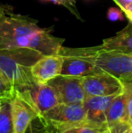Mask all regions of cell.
<instances>
[{
  "label": "cell",
  "instance_id": "cell-7",
  "mask_svg": "<svg viewBox=\"0 0 132 133\" xmlns=\"http://www.w3.org/2000/svg\"><path fill=\"white\" fill-rule=\"evenodd\" d=\"M16 92L28 101L41 114L61 103L57 92L48 82L42 83L35 81L27 88Z\"/></svg>",
  "mask_w": 132,
  "mask_h": 133
},
{
  "label": "cell",
  "instance_id": "cell-27",
  "mask_svg": "<svg viewBox=\"0 0 132 133\" xmlns=\"http://www.w3.org/2000/svg\"><path fill=\"white\" fill-rule=\"evenodd\" d=\"M130 133H132V130H131V132H130Z\"/></svg>",
  "mask_w": 132,
  "mask_h": 133
},
{
  "label": "cell",
  "instance_id": "cell-20",
  "mask_svg": "<svg viewBox=\"0 0 132 133\" xmlns=\"http://www.w3.org/2000/svg\"><path fill=\"white\" fill-rule=\"evenodd\" d=\"M65 2V7L68 8L72 14L75 16H77L78 18H81L80 16L79 12L77 11V8H76V5H75V0H64Z\"/></svg>",
  "mask_w": 132,
  "mask_h": 133
},
{
  "label": "cell",
  "instance_id": "cell-12",
  "mask_svg": "<svg viewBox=\"0 0 132 133\" xmlns=\"http://www.w3.org/2000/svg\"><path fill=\"white\" fill-rule=\"evenodd\" d=\"M124 82V89L121 92L117 94L113 99L107 113V125L108 127L120 122L127 121L129 122L128 117V103L130 96L131 88L129 82Z\"/></svg>",
  "mask_w": 132,
  "mask_h": 133
},
{
  "label": "cell",
  "instance_id": "cell-18",
  "mask_svg": "<svg viewBox=\"0 0 132 133\" xmlns=\"http://www.w3.org/2000/svg\"><path fill=\"white\" fill-rule=\"evenodd\" d=\"M132 127L127 121H120L109 126L104 133H130Z\"/></svg>",
  "mask_w": 132,
  "mask_h": 133
},
{
  "label": "cell",
  "instance_id": "cell-5",
  "mask_svg": "<svg viewBox=\"0 0 132 133\" xmlns=\"http://www.w3.org/2000/svg\"><path fill=\"white\" fill-rule=\"evenodd\" d=\"M58 54L62 56L64 63L61 74L62 75L84 77L101 72L98 66L85 54L81 48L64 47L60 49Z\"/></svg>",
  "mask_w": 132,
  "mask_h": 133
},
{
  "label": "cell",
  "instance_id": "cell-26",
  "mask_svg": "<svg viewBox=\"0 0 132 133\" xmlns=\"http://www.w3.org/2000/svg\"><path fill=\"white\" fill-rule=\"evenodd\" d=\"M5 11H7V10H2V11H0V15H1V14H2V13L5 12Z\"/></svg>",
  "mask_w": 132,
  "mask_h": 133
},
{
  "label": "cell",
  "instance_id": "cell-1",
  "mask_svg": "<svg viewBox=\"0 0 132 133\" xmlns=\"http://www.w3.org/2000/svg\"><path fill=\"white\" fill-rule=\"evenodd\" d=\"M43 56L29 48L0 49V71L16 91H21L35 82L31 67Z\"/></svg>",
  "mask_w": 132,
  "mask_h": 133
},
{
  "label": "cell",
  "instance_id": "cell-2",
  "mask_svg": "<svg viewBox=\"0 0 132 133\" xmlns=\"http://www.w3.org/2000/svg\"><path fill=\"white\" fill-rule=\"evenodd\" d=\"M41 29L34 20L5 11L0 15V49L29 48L33 35Z\"/></svg>",
  "mask_w": 132,
  "mask_h": 133
},
{
  "label": "cell",
  "instance_id": "cell-19",
  "mask_svg": "<svg viewBox=\"0 0 132 133\" xmlns=\"http://www.w3.org/2000/svg\"><path fill=\"white\" fill-rule=\"evenodd\" d=\"M123 11L121 9H119V8H116V7H110L108 11V14H107V16H108V19L109 21H112V22H115V21H119V20H123L124 18V16L122 14Z\"/></svg>",
  "mask_w": 132,
  "mask_h": 133
},
{
  "label": "cell",
  "instance_id": "cell-13",
  "mask_svg": "<svg viewBox=\"0 0 132 133\" xmlns=\"http://www.w3.org/2000/svg\"><path fill=\"white\" fill-rule=\"evenodd\" d=\"M102 47L105 50H114L120 53L132 54V22L114 36L104 39Z\"/></svg>",
  "mask_w": 132,
  "mask_h": 133
},
{
  "label": "cell",
  "instance_id": "cell-6",
  "mask_svg": "<svg viewBox=\"0 0 132 133\" xmlns=\"http://www.w3.org/2000/svg\"><path fill=\"white\" fill-rule=\"evenodd\" d=\"M82 86L86 96H109L121 92L124 82L112 74L101 71L82 77Z\"/></svg>",
  "mask_w": 132,
  "mask_h": 133
},
{
  "label": "cell",
  "instance_id": "cell-10",
  "mask_svg": "<svg viewBox=\"0 0 132 133\" xmlns=\"http://www.w3.org/2000/svg\"><path fill=\"white\" fill-rule=\"evenodd\" d=\"M116 95L86 96L83 102V105L86 109V122L95 126L108 128V110Z\"/></svg>",
  "mask_w": 132,
  "mask_h": 133
},
{
  "label": "cell",
  "instance_id": "cell-3",
  "mask_svg": "<svg viewBox=\"0 0 132 133\" xmlns=\"http://www.w3.org/2000/svg\"><path fill=\"white\" fill-rule=\"evenodd\" d=\"M82 49L100 70L112 74L122 82H132V54L105 50L101 44L82 47Z\"/></svg>",
  "mask_w": 132,
  "mask_h": 133
},
{
  "label": "cell",
  "instance_id": "cell-15",
  "mask_svg": "<svg viewBox=\"0 0 132 133\" xmlns=\"http://www.w3.org/2000/svg\"><path fill=\"white\" fill-rule=\"evenodd\" d=\"M25 133H52V130L44 116L41 114L33 119Z\"/></svg>",
  "mask_w": 132,
  "mask_h": 133
},
{
  "label": "cell",
  "instance_id": "cell-9",
  "mask_svg": "<svg viewBox=\"0 0 132 133\" xmlns=\"http://www.w3.org/2000/svg\"><path fill=\"white\" fill-rule=\"evenodd\" d=\"M14 133H25L33 119L41 113L17 92L11 100Z\"/></svg>",
  "mask_w": 132,
  "mask_h": 133
},
{
  "label": "cell",
  "instance_id": "cell-21",
  "mask_svg": "<svg viewBox=\"0 0 132 133\" xmlns=\"http://www.w3.org/2000/svg\"><path fill=\"white\" fill-rule=\"evenodd\" d=\"M130 83L131 88V92L130 96H129V103H128V117H129V123L132 127V82H129Z\"/></svg>",
  "mask_w": 132,
  "mask_h": 133
},
{
  "label": "cell",
  "instance_id": "cell-25",
  "mask_svg": "<svg viewBox=\"0 0 132 133\" xmlns=\"http://www.w3.org/2000/svg\"><path fill=\"white\" fill-rule=\"evenodd\" d=\"M2 10H7V9H6V7L1 6V5H0V11H2Z\"/></svg>",
  "mask_w": 132,
  "mask_h": 133
},
{
  "label": "cell",
  "instance_id": "cell-4",
  "mask_svg": "<svg viewBox=\"0 0 132 133\" xmlns=\"http://www.w3.org/2000/svg\"><path fill=\"white\" fill-rule=\"evenodd\" d=\"M52 133L65 130L86 123V109L83 103H59L42 114Z\"/></svg>",
  "mask_w": 132,
  "mask_h": 133
},
{
  "label": "cell",
  "instance_id": "cell-11",
  "mask_svg": "<svg viewBox=\"0 0 132 133\" xmlns=\"http://www.w3.org/2000/svg\"><path fill=\"white\" fill-rule=\"evenodd\" d=\"M64 58L60 54L44 55L31 67L32 75L36 82L47 83L62 72Z\"/></svg>",
  "mask_w": 132,
  "mask_h": 133
},
{
  "label": "cell",
  "instance_id": "cell-17",
  "mask_svg": "<svg viewBox=\"0 0 132 133\" xmlns=\"http://www.w3.org/2000/svg\"><path fill=\"white\" fill-rule=\"evenodd\" d=\"M16 90L11 82L0 71V98L12 99L15 96Z\"/></svg>",
  "mask_w": 132,
  "mask_h": 133
},
{
  "label": "cell",
  "instance_id": "cell-24",
  "mask_svg": "<svg viewBox=\"0 0 132 133\" xmlns=\"http://www.w3.org/2000/svg\"><path fill=\"white\" fill-rule=\"evenodd\" d=\"M46 1L53 2V3L56 4V5H62L65 6V2H64V0H46Z\"/></svg>",
  "mask_w": 132,
  "mask_h": 133
},
{
  "label": "cell",
  "instance_id": "cell-8",
  "mask_svg": "<svg viewBox=\"0 0 132 133\" xmlns=\"http://www.w3.org/2000/svg\"><path fill=\"white\" fill-rule=\"evenodd\" d=\"M48 83L55 90L61 103H83L86 98L82 77L60 74Z\"/></svg>",
  "mask_w": 132,
  "mask_h": 133
},
{
  "label": "cell",
  "instance_id": "cell-14",
  "mask_svg": "<svg viewBox=\"0 0 132 133\" xmlns=\"http://www.w3.org/2000/svg\"><path fill=\"white\" fill-rule=\"evenodd\" d=\"M11 100L0 98V133H14Z\"/></svg>",
  "mask_w": 132,
  "mask_h": 133
},
{
  "label": "cell",
  "instance_id": "cell-16",
  "mask_svg": "<svg viewBox=\"0 0 132 133\" xmlns=\"http://www.w3.org/2000/svg\"><path fill=\"white\" fill-rule=\"evenodd\" d=\"M106 130H107V128L95 126V125L89 124L86 122L84 124L80 125V126L69 129L62 133H104Z\"/></svg>",
  "mask_w": 132,
  "mask_h": 133
},
{
  "label": "cell",
  "instance_id": "cell-22",
  "mask_svg": "<svg viewBox=\"0 0 132 133\" xmlns=\"http://www.w3.org/2000/svg\"><path fill=\"white\" fill-rule=\"evenodd\" d=\"M114 2L118 5V6L122 11H124L126 8H128L132 4V0H114Z\"/></svg>",
  "mask_w": 132,
  "mask_h": 133
},
{
  "label": "cell",
  "instance_id": "cell-23",
  "mask_svg": "<svg viewBox=\"0 0 132 133\" xmlns=\"http://www.w3.org/2000/svg\"><path fill=\"white\" fill-rule=\"evenodd\" d=\"M123 12L125 14V16H127L128 19L129 20V22H132V4L128 8H126Z\"/></svg>",
  "mask_w": 132,
  "mask_h": 133
}]
</instances>
